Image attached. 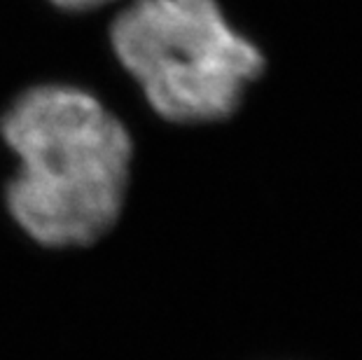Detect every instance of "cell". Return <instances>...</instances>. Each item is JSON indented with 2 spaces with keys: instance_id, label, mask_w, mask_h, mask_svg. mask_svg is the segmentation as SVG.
I'll return each mask as SVG.
<instances>
[{
  "instance_id": "1",
  "label": "cell",
  "mask_w": 362,
  "mask_h": 360,
  "mask_svg": "<svg viewBox=\"0 0 362 360\" xmlns=\"http://www.w3.org/2000/svg\"><path fill=\"white\" fill-rule=\"evenodd\" d=\"M17 157L7 211L47 248L89 246L117 222L131 178L134 145L127 127L87 89L37 84L0 120Z\"/></svg>"
},
{
  "instance_id": "2",
  "label": "cell",
  "mask_w": 362,
  "mask_h": 360,
  "mask_svg": "<svg viewBox=\"0 0 362 360\" xmlns=\"http://www.w3.org/2000/svg\"><path fill=\"white\" fill-rule=\"evenodd\" d=\"M110 45L150 108L178 124L229 117L264 71L257 45L218 0H131L112 21Z\"/></svg>"
},
{
  "instance_id": "3",
  "label": "cell",
  "mask_w": 362,
  "mask_h": 360,
  "mask_svg": "<svg viewBox=\"0 0 362 360\" xmlns=\"http://www.w3.org/2000/svg\"><path fill=\"white\" fill-rule=\"evenodd\" d=\"M49 3L66 12H89V10H96V7L112 3V0H49Z\"/></svg>"
}]
</instances>
